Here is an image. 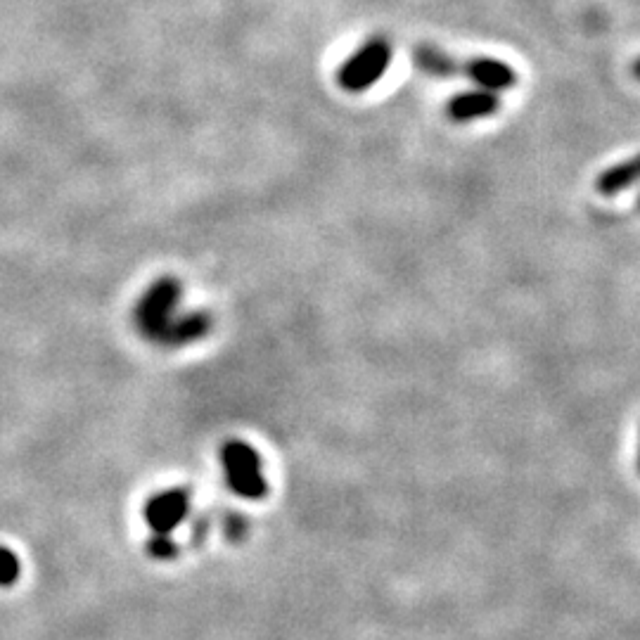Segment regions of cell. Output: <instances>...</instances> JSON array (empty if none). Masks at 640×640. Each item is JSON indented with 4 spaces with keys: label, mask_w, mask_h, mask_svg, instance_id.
<instances>
[{
    "label": "cell",
    "mask_w": 640,
    "mask_h": 640,
    "mask_svg": "<svg viewBox=\"0 0 640 640\" xmlns=\"http://www.w3.org/2000/svg\"><path fill=\"white\" fill-rule=\"evenodd\" d=\"M638 209H640V197H638Z\"/></svg>",
    "instance_id": "12"
},
{
    "label": "cell",
    "mask_w": 640,
    "mask_h": 640,
    "mask_svg": "<svg viewBox=\"0 0 640 640\" xmlns=\"http://www.w3.org/2000/svg\"><path fill=\"white\" fill-rule=\"evenodd\" d=\"M463 72L467 79L477 83L482 91H505L517 83V76L505 62L489 60V57H475V60L463 64Z\"/></svg>",
    "instance_id": "5"
},
{
    "label": "cell",
    "mask_w": 640,
    "mask_h": 640,
    "mask_svg": "<svg viewBox=\"0 0 640 640\" xmlns=\"http://www.w3.org/2000/svg\"><path fill=\"white\" fill-rule=\"evenodd\" d=\"M636 181H640V155L600 174L598 181H595V188H598V192H603V195H617V192L629 188Z\"/></svg>",
    "instance_id": "8"
},
{
    "label": "cell",
    "mask_w": 640,
    "mask_h": 640,
    "mask_svg": "<svg viewBox=\"0 0 640 640\" xmlns=\"http://www.w3.org/2000/svg\"><path fill=\"white\" fill-rule=\"evenodd\" d=\"M415 67L422 69L425 74L434 76V79H453L463 72V64L453 60L451 55L441 53L439 48L432 46H418L415 48Z\"/></svg>",
    "instance_id": "7"
},
{
    "label": "cell",
    "mask_w": 640,
    "mask_h": 640,
    "mask_svg": "<svg viewBox=\"0 0 640 640\" xmlns=\"http://www.w3.org/2000/svg\"><path fill=\"white\" fill-rule=\"evenodd\" d=\"M389 64H392V46L384 38H373L342 64L337 81L344 91L363 93L382 79Z\"/></svg>",
    "instance_id": "2"
},
{
    "label": "cell",
    "mask_w": 640,
    "mask_h": 640,
    "mask_svg": "<svg viewBox=\"0 0 640 640\" xmlns=\"http://www.w3.org/2000/svg\"><path fill=\"white\" fill-rule=\"evenodd\" d=\"M19 574L17 558L8 548H0V584H12Z\"/></svg>",
    "instance_id": "9"
},
{
    "label": "cell",
    "mask_w": 640,
    "mask_h": 640,
    "mask_svg": "<svg viewBox=\"0 0 640 640\" xmlns=\"http://www.w3.org/2000/svg\"><path fill=\"white\" fill-rule=\"evenodd\" d=\"M176 550H178L176 543L171 541L166 534H155V539H152V543H150V553L155 555V558H159V560L174 558Z\"/></svg>",
    "instance_id": "10"
},
{
    "label": "cell",
    "mask_w": 640,
    "mask_h": 640,
    "mask_svg": "<svg viewBox=\"0 0 640 640\" xmlns=\"http://www.w3.org/2000/svg\"><path fill=\"white\" fill-rule=\"evenodd\" d=\"M501 107L496 93L491 91H470L460 93L448 102V117L453 121H472V119H484L489 114H494Z\"/></svg>",
    "instance_id": "6"
},
{
    "label": "cell",
    "mask_w": 640,
    "mask_h": 640,
    "mask_svg": "<svg viewBox=\"0 0 640 640\" xmlns=\"http://www.w3.org/2000/svg\"><path fill=\"white\" fill-rule=\"evenodd\" d=\"M633 74H636V79H640V60L633 64Z\"/></svg>",
    "instance_id": "11"
},
{
    "label": "cell",
    "mask_w": 640,
    "mask_h": 640,
    "mask_svg": "<svg viewBox=\"0 0 640 640\" xmlns=\"http://www.w3.org/2000/svg\"><path fill=\"white\" fill-rule=\"evenodd\" d=\"M181 297V287L176 280L162 278L150 287L140 299L136 318L138 328L150 339L162 344H185L202 337L209 330V320L202 313L178 316L176 304Z\"/></svg>",
    "instance_id": "1"
},
{
    "label": "cell",
    "mask_w": 640,
    "mask_h": 640,
    "mask_svg": "<svg viewBox=\"0 0 640 640\" xmlns=\"http://www.w3.org/2000/svg\"><path fill=\"white\" fill-rule=\"evenodd\" d=\"M185 512H188V496H185V491L171 489L155 496L150 503H147L145 517L155 534L169 536L171 531L183 522Z\"/></svg>",
    "instance_id": "4"
},
{
    "label": "cell",
    "mask_w": 640,
    "mask_h": 640,
    "mask_svg": "<svg viewBox=\"0 0 640 640\" xmlns=\"http://www.w3.org/2000/svg\"><path fill=\"white\" fill-rule=\"evenodd\" d=\"M223 467H226L228 486L242 498H261L266 494V479L261 475L259 456L252 446L242 441H230L223 448Z\"/></svg>",
    "instance_id": "3"
}]
</instances>
